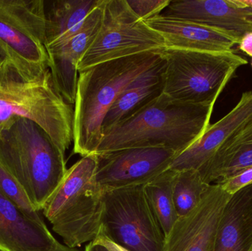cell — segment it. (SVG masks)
<instances>
[{
	"mask_svg": "<svg viewBox=\"0 0 252 251\" xmlns=\"http://www.w3.org/2000/svg\"><path fill=\"white\" fill-rule=\"evenodd\" d=\"M214 106L182 103L162 94L105 133L94 154L140 147H163L180 154L210 126Z\"/></svg>",
	"mask_w": 252,
	"mask_h": 251,
	"instance_id": "1",
	"label": "cell"
},
{
	"mask_svg": "<svg viewBox=\"0 0 252 251\" xmlns=\"http://www.w3.org/2000/svg\"><path fill=\"white\" fill-rule=\"evenodd\" d=\"M163 58L161 51L147 52L103 62L78 72L75 103L74 153L94 154L103 137L102 123L126 87Z\"/></svg>",
	"mask_w": 252,
	"mask_h": 251,
	"instance_id": "2",
	"label": "cell"
},
{
	"mask_svg": "<svg viewBox=\"0 0 252 251\" xmlns=\"http://www.w3.org/2000/svg\"><path fill=\"white\" fill-rule=\"evenodd\" d=\"M16 118L41 127L63 153L74 139L75 112L55 87L50 69H22L0 63V128Z\"/></svg>",
	"mask_w": 252,
	"mask_h": 251,
	"instance_id": "3",
	"label": "cell"
},
{
	"mask_svg": "<svg viewBox=\"0 0 252 251\" xmlns=\"http://www.w3.org/2000/svg\"><path fill=\"white\" fill-rule=\"evenodd\" d=\"M64 156L31 119L16 118L0 128V165L22 186L38 212L66 175Z\"/></svg>",
	"mask_w": 252,
	"mask_h": 251,
	"instance_id": "4",
	"label": "cell"
},
{
	"mask_svg": "<svg viewBox=\"0 0 252 251\" xmlns=\"http://www.w3.org/2000/svg\"><path fill=\"white\" fill-rule=\"evenodd\" d=\"M97 156L87 155L66 171L42 209L53 231L66 246L81 247L101 228L105 191L96 180Z\"/></svg>",
	"mask_w": 252,
	"mask_h": 251,
	"instance_id": "5",
	"label": "cell"
},
{
	"mask_svg": "<svg viewBox=\"0 0 252 251\" xmlns=\"http://www.w3.org/2000/svg\"><path fill=\"white\" fill-rule=\"evenodd\" d=\"M163 94L192 104L216 103L237 69L247 64L233 51H192L165 48Z\"/></svg>",
	"mask_w": 252,
	"mask_h": 251,
	"instance_id": "6",
	"label": "cell"
},
{
	"mask_svg": "<svg viewBox=\"0 0 252 251\" xmlns=\"http://www.w3.org/2000/svg\"><path fill=\"white\" fill-rule=\"evenodd\" d=\"M164 49L162 37L133 13L126 0H103L100 29L80 60L78 71L103 62Z\"/></svg>",
	"mask_w": 252,
	"mask_h": 251,
	"instance_id": "7",
	"label": "cell"
},
{
	"mask_svg": "<svg viewBox=\"0 0 252 251\" xmlns=\"http://www.w3.org/2000/svg\"><path fill=\"white\" fill-rule=\"evenodd\" d=\"M129 251H164V237L143 186L105 192L100 232Z\"/></svg>",
	"mask_w": 252,
	"mask_h": 251,
	"instance_id": "8",
	"label": "cell"
},
{
	"mask_svg": "<svg viewBox=\"0 0 252 251\" xmlns=\"http://www.w3.org/2000/svg\"><path fill=\"white\" fill-rule=\"evenodd\" d=\"M44 3L0 0V63L9 60L28 70L50 69Z\"/></svg>",
	"mask_w": 252,
	"mask_h": 251,
	"instance_id": "9",
	"label": "cell"
},
{
	"mask_svg": "<svg viewBox=\"0 0 252 251\" xmlns=\"http://www.w3.org/2000/svg\"><path fill=\"white\" fill-rule=\"evenodd\" d=\"M96 156V180L106 192L145 186L167 170L178 153L163 147H140Z\"/></svg>",
	"mask_w": 252,
	"mask_h": 251,
	"instance_id": "10",
	"label": "cell"
},
{
	"mask_svg": "<svg viewBox=\"0 0 252 251\" xmlns=\"http://www.w3.org/2000/svg\"><path fill=\"white\" fill-rule=\"evenodd\" d=\"M230 195L212 184L200 203L179 217L165 237L164 251H216L222 212Z\"/></svg>",
	"mask_w": 252,
	"mask_h": 251,
	"instance_id": "11",
	"label": "cell"
},
{
	"mask_svg": "<svg viewBox=\"0 0 252 251\" xmlns=\"http://www.w3.org/2000/svg\"><path fill=\"white\" fill-rule=\"evenodd\" d=\"M102 1L89 14L76 33L47 50L53 84L69 104L75 103L78 63L93 44L101 25Z\"/></svg>",
	"mask_w": 252,
	"mask_h": 251,
	"instance_id": "12",
	"label": "cell"
},
{
	"mask_svg": "<svg viewBox=\"0 0 252 251\" xmlns=\"http://www.w3.org/2000/svg\"><path fill=\"white\" fill-rule=\"evenodd\" d=\"M252 122V91L243 93L238 104L221 119L210 125L202 136L178 155L169 169L199 170L218 150Z\"/></svg>",
	"mask_w": 252,
	"mask_h": 251,
	"instance_id": "13",
	"label": "cell"
},
{
	"mask_svg": "<svg viewBox=\"0 0 252 251\" xmlns=\"http://www.w3.org/2000/svg\"><path fill=\"white\" fill-rule=\"evenodd\" d=\"M145 22L162 37L165 48L227 53L241 41L232 32L162 14Z\"/></svg>",
	"mask_w": 252,
	"mask_h": 251,
	"instance_id": "14",
	"label": "cell"
},
{
	"mask_svg": "<svg viewBox=\"0 0 252 251\" xmlns=\"http://www.w3.org/2000/svg\"><path fill=\"white\" fill-rule=\"evenodd\" d=\"M161 14L219 28L240 39L252 32V8L236 0H176Z\"/></svg>",
	"mask_w": 252,
	"mask_h": 251,
	"instance_id": "15",
	"label": "cell"
},
{
	"mask_svg": "<svg viewBox=\"0 0 252 251\" xmlns=\"http://www.w3.org/2000/svg\"><path fill=\"white\" fill-rule=\"evenodd\" d=\"M57 242L44 223L28 218L0 193V251H47Z\"/></svg>",
	"mask_w": 252,
	"mask_h": 251,
	"instance_id": "16",
	"label": "cell"
},
{
	"mask_svg": "<svg viewBox=\"0 0 252 251\" xmlns=\"http://www.w3.org/2000/svg\"><path fill=\"white\" fill-rule=\"evenodd\" d=\"M164 68L165 60L163 56L159 62L126 87L103 119V135L163 94Z\"/></svg>",
	"mask_w": 252,
	"mask_h": 251,
	"instance_id": "17",
	"label": "cell"
},
{
	"mask_svg": "<svg viewBox=\"0 0 252 251\" xmlns=\"http://www.w3.org/2000/svg\"><path fill=\"white\" fill-rule=\"evenodd\" d=\"M252 250V184L231 195L219 223L216 251Z\"/></svg>",
	"mask_w": 252,
	"mask_h": 251,
	"instance_id": "18",
	"label": "cell"
},
{
	"mask_svg": "<svg viewBox=\"0 0 252 251\" xmlns=\"http://www.w3.org/2000/svg\"><path fill=\"white\" fill-rule=\"evenodd\" d=\"M252 167V122L228 140L199 170L203 180L218 184Z\"/></svg>",
	"mask_w": 252,
	"mask_h": 251,
	"instance_id": "19",
	"label": "cell"
},
{
	"mask_svg": "<svg viewBox=\"0 0 252 251\" xmlns=\"http://www.w3.org/2000/svg\"><path fill=\"white\" fill-rule=\"evenodd\" d=\"M101 0H58L46 10L45 47L69 39L81 28Z\"/></svg>",
	"mask_w": 252,
	"mask_h": 251,
	"instance_id": "20",
	"label": "cell"
},
{
	"mask_svg": "<svg viewBox=\"0 0 252 251\" xmlns=\"http://www.w3.org/2000/svg\"><path fill=\"white\" fill-rule=\"evenodd\" d=\"M174 173V171L168 169L143 186L147 201L164 237L179 218L173 194Z\"/></svg>",
	"mask_w": 252,
	"mask_h": 251,
	"instance_id": "21",
	"label": "cell"
},
{
	"mask_svg": "<svg viewBox=\"0 0 252 251\" xmlns=\"http://www.w3.org/2000/svg\"><path fill=\"white\" fill-rule=\"evenodd\" d=\"M174 172L173 199L179 218L187 215L200 203L212 184L206 183L198 170L186 169Z\"/></svg>",
	"mask_w": 252,
	"mask_h": 251,
	"instance_id": "22",
	"label": "cell"
},
{
	"mask_svg": "<svg viewBox=\"0 0 252 251\" xmlns=\"http://www.w3.org/2000/svg\"><path fill=\"white\" fill-rule=\"evenodd\" d=\"M0 193L14 203L25 215L38 223H44L35 206L19 183L0 165Z\"/></svg>",
	"mask_w": 252,
	"mask_h": 251,
	"instance_id": "23",
	"label": "cell"
},
{
	"mask_svg": "<svg viewBox=\"0 0 252 251\" xmlns=\"http://www.w3.org/2000/svg\"><path fill=\"white\" fill-rule=\"evenodd\" d=\"M126 1L133 13L144 22L161 14L171 2L170 0H126Z\"/></svg>",
	"mask_w": 252,
	"mask_h": 251,
	"instance_id": "24",
	"label": "cell"
},
{
	"mask_svg": "<svg viewBox=\"0 0 252 251\" xmlns=\"http://www.w3.org/2000/svg\"><path fill=\"white\" fill-rule=\"evenodd\" d=\"M252 184V167L244 169L218 184L228 194L233 195Z\"/></svg>",
	"mask_w": 252,
	"mask_h": 251,
	"instance_id": "25",
	"label": "cell"
},
{
	"mask_svg": "<svg viewBox=\"0 0 252 251\" xmlns=\"http://www.w3.org/2000/svg\"><path fill=\"white\" fill-rule=\"evenodd\" d=\"M85 251H129L124 248L115 244L106 238L101 233H99L95 240L88 243Z\"/></svg>",
	"mask_w": 252,
	"mask_h": 251,
	"instance_id": "26",
	"label": "cell"
},
{
	"mask_svg": "<svg viewBox=\"0 0 252 251\" xmlns=\"http://www.w3.org/2000/svg\"><path fill=\"white\" fill-rule=\"evenodd\" d=\"M238 45L241 51L252 57V32L244 35Z\"/></svg>",
	"mask_w": 252,
	"mask_h": 251,
	"instance_id": "27",
	"label": "cell"
},
{
	"mask_svg": "<svg viewBox=\"0 0 252 251\" xmlns=\"http://www.w3.org/2000/svg\"><path fill=\"white\" fill-rule=\"evenodd\" d=\"M47 251H80L77 248H71L66 245H62L59 241L56 243V246Z\"/></svg>",
	"mask_w": 252,
	"mask_h": 251,
	"instance_id": "28",
	"label": "cell"
},
{
	"mask_svg": "<svg viewBox=\"0 0 252 251\" xmlns=\"http://www.w3.org/2000/svg\"><path fill=\"white\" fill-rule=\"evenodd\" d=\"M237 2L244 7H250L252 8V0H236Z\"/></svg>",
	"mask_w": 252,
	"mask_h": 251,
	"instance_id": "29",
	"label": "cell"
},
{
	"mask_svg": "<svg viewBox=\"0 0 252 251\" xmlns=\"http://www.w3.org/2000/svg\"></svg>",
	"mask_w": 252,
	"mask_h": 251,
	"instance_id": "30",
	"label": "cell"
},
{
	"mask_svg": "<svg viewBox=\"0 0 252 251\" xmlns=\"http://www.w3.org/2000/svg\"><path fill=\"white\" fill-rule=\"evenodd\" d=\"M251 251H252V250Z\"/></svg>",
	"mask_w": 252,
	"mask_h": 251,
	"instance_id": "31",
	"label": "cell"
}]
</instances>
